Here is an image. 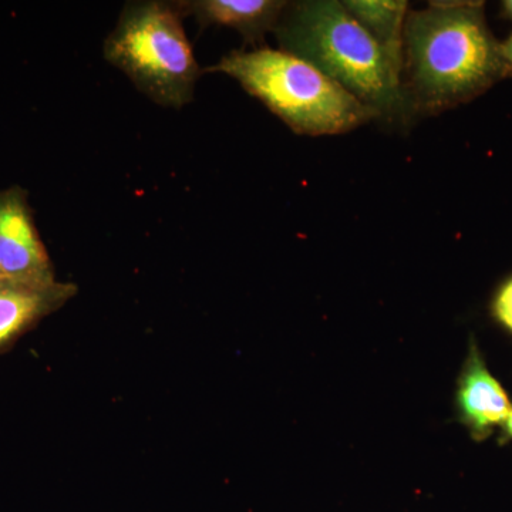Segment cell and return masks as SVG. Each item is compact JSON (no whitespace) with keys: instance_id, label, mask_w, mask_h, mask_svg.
I'll return each instance as SVG.
<instances>
[{"instance_id":"6da1fadb","label":"cell","mask_w":512,"mask_h":512,"mask_svg":"<svg viewBox=\"0 0 512 512\" xmlns=\"http://www.w3.org/2000/svg\"><path fill=\"white\" fill-rule=\"evenodd\" d=\"M403 84L410 111L439 114L476 99L512 69L487 20L484 2H434L407 13Z\"/></svg>"},{"instance_id":"7a4b0ae2","label":"cell","mask_w":512,"mask_h":512,"mask_svg":"<svg viewBox=\"0 0 512 512\" xmlns=\"http://www.w3.org/2000/svg\"><path fill=\"white\" fill-rule=\"evenodd\" d=\"M275 32L281 50L311 63L380 117L403 119L409 113L402 73L342 2L288 6Z\"/></svg>"},{"instance_id":"3957f363","label":"cell","mask_w":512,"mask_h":512,"mask_svg":"<svg viewBox=\"0 0 512 512\" xmlns=\"http://www.w3.org/2000/svg\"><path fill=\"white\" fill-rule=\"evenodd\" d=\"M202 73H222L237 80L295 133L305 136L348 133L380 119L311 63L284 50H234Z\"/></svg>"},{"instance_id":"277c9868","label":"cell","mask_w":512,"mask_h":512,"mask_svg":"<svg viewBox=\"0 0 512 512\" xmlns=\"http://www.w3.org/2000/svg\"><path fill=\"white\" fill-rule=\"evenodd\" d=\"M178 2L127 3L103 46L104 59L141 93L180 110L194 99L202 69L183 26Z\"/></svg>"},{"instance_id":"5b68a950","label":"cell","mask_w":512,"mask_h":512,"mask_svg":"<svg viewBox=\"0 0 512 512\" xmlns=\"http://www.w3.org/2000/svg\"><path fill=\"white\" fill-rule=\"evenodd\" d=\"M0 269L10 281L23 284L57 281L55 266L36 227L29 192L19 185L0 190Z\"/></svg>"},{"instance_id":"8992f818","label":"cell","mask_w":512,"mask_h":512,"mask_svg":"<svg viewBox=\"0 0 512 512\" xmlns=\"http://www.w3.org/2000/svg\"><path fill=\"white\" fill-rule=\"evenodd\" d=\"M456 409L458 420L476 441L493 436L494 430L501 429L512 410L508 393L488 369L473 336L458 376Z\"/></svg>"},{"instance_id":"52a82bcc","label":"cell","mask_w":512,"mask_h":512,"mask_svg":"<svg viewBox=\"0 0 512 512\" xmlns=\"http://www.w3.org/2000/svg\"><path fill=\"white\" fill-rule=\"evenodd\" d=\"M76 293V285L59 281L46 285L10 279L0 282V355L47 316L59 311Z\"/></svg>"},{"instance_id":"ba28073f","label":"cell","mask_w":512,"mask_h":512,"mask_svg":"<svg viewBox=\"0 0 512 512\" xmlns=\"http://www.w3.org/2000/svg\"><path fill=\"white\" fill-rule=\"evenodd\" d=\"M184 16H194L202 29L227 26L247 42H259L278 28L288 3L282 0H194L178 2Z\"/></svg>"},{"instance_id":"9c48e42d","label":"cell","mask_w":512,"mask_h":512,"mask_svg":"<svg viewBox=\"0 0 512 512\" xmlns=\"http://www.w3.org/2000/svg\"><path fill=\"white\" fill-rule=\"evenodd\" d=\"M342 3L403 74V33L409 3L404 0H346Z\"/></svg>"},{"instance_id":"30bf717a","label":"cell","mask_w":512,"mask_h":512,"mask_svg":"<svg viewBox=\"0 0 512 512\" xmlns=\"http://www.w3.org/2000/svg\"><path fill=\"white\" fill-rule=\"evenodd\" d=\"M491 312L494 319L512 335V276L495 293Z\"/></svg>"},{"instance_id":"8fae6325","label":"cell","mask_w":512,"mask_h":512,"mask_svg":"<svg viewBox=\"0 0 512 512\" xmlns=\"http://www.w3.org/2000/svg\"><path fill=\"white\" fill-rule=\"evenodd\" d=\"M507 441H512V410L501 426L500 443H507Z\"/></svg>"},{"instance_id":"7c38bea8","label":"cell","mask_w":512,"mask_h":512,"mask_svg":"<svg viewBox=\"0 0 512 512\" xmlns=\"http://www.w3.org/2000/svg\"><path fill=\"white\" fill-rule=\"evenodd\" d=\"M501 49H503V55L507 63L510 64L512 69V33L504 43H501Z\"/></svg>"},{"instance_id":"4fadbf2b","label":"cell","mask_w":512,"mask_h":512,"mask_svg":"<svg viewBox=\"0 0 512 512\" xmlns=\"http://www.w3.org/2000/svg\"><path fill=\"white\" fill-rule=\"evenodd\" d=\"M501 6H503L504 18L512 20V0H505Z\"/></svg>"},{"instance_id":"5bb4252c","label":"cell","mask_w":512,"mask_h":512,"mask_svg":"<svg viewBox=\"0 0 512 512\" xmlns=\"http://www.w3.org/2000/svg\"><path fill=\"white\" fill-rule=\"evenodd\" d=\"M6 279L8 278H6L5 274L2 272V269H0V282L6 281Z\"/></svg>"}]
</instances>
